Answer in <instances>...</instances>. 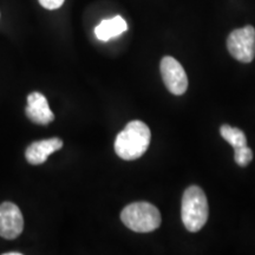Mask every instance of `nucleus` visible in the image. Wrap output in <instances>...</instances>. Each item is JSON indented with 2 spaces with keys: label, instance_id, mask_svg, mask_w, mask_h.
Listing matches in <instances>:
<instances>
[{
  "label": "nucleus",
  "instance_id": "obj_1",
  "mask_svg": "<svg viewBox=\"0 0 255 255\" xmlns=\"http://www.w3.org/2000/svg\"><path fill=\"white\" fill-rule=\"evenodd\" d=\"M151 132L142 121H132L121 131L115 141V151L126 161L139 158L150 144Z\"/></svg>",
  "mask_w": 255,
  "mask_h": 255
},
{
  "label": "nucleus",
  "instance_id": "obj_2",
  "mask_svg": "<svg viewBox=\"0 0 255 255\" xmlns=\"http://www.w3.org/2000/svg\"><path fill=\"white\" fill-rule=\"evenodd\" d=\"M208 200L205 191L197 186L188 187L183 194L181 208V216L187 231L191 233L201 231L208 220Z\"/></svg>",
  "mask_w": 255,
  "mask_h": 255
},
{
  "label": "nucleus",
  "instance_id": "obj_3",
  "mask_svg": "<svg viewBox=\"0 0 255 255\" xmlns=\"http://www.w3.org/2000/svg\"><path fill=\"white\" fill-rule=\"evenodd\" d=\"M121 220L128 228L136 233L154 232L161 226V213L148 202H133L121 213Z\"/></svg>",
  "mask_w": 255,
  "mask_h": 255
},
{
  "label": "nucleus",
  "instance_id": "obj_4",
  "mask_svg": "<svg viewBox=\"0 0 255 255\" xmlns=\"http://www.w3.org/2000/svg\"><path fill=\"white\" fill-rule=\"evenodd\" d=\"M229 53L241 63H251L255 58V28L245 26L234 30L227 39Z\"/></svg>",
  "mask_w": 255,
  "mask_h": 255
},
{
  "label": "nucleus",
  "instance_id": "obj_5",
  "mask_svg": "<svg viewBox=\"0 0 255 255\" xmlns=\"http://www.w3.org/2000/svg\"><path fill=\"white\" fill-rule=\"evenodd\" d=\"M161 75L165 87L173 95L181 96L188 88V78L183 66L173 57L167 56L161 60Z\"/></svg>",
  "mask_w": 255,
  "mask_h": 255
},
{
  "label": "nucleus",
  "instance_id": "obj_6",
  "mask_svg": "<svg viewBox=\"0 0 255 255\" xmlns=\"http://www.w3.org/2000/svg\"><path fill=\"white\" fill-rule=\"evenodd\" d=\"M24 229V219L20 209L12 202L0 205V237L13 240Z\"/></svg>",
  "mask_w": 255,
  "mask_h": 255
},
{
  "label": "nucleus",
  "instance_id": "obj_7",
  "mask_svg": "<svg viewBox=\"0 0 255 255\" xmlns=\"http://www.w3.org/2000/svg\"><path fill=\"white\" fill-rule=\"evenodd\" d=\"M26 115L32 122L39 126H46L55 120V115L50 109L46 97L40 92L28 95Z\"/></svg>",
  "mask_w": 255,
  "mask_h": 255
},
{
  "label": "nucleus",
  "instance_id": "obj_8",
  "mask_svg": "<svg viewBox=\"0 0 255 255\" xmlns=\"http://www.w3.org/2000/svg\"><path fill=\"white\" fill-rule=\"evenodd\" d=\"M62 146L63 141L57 138V137L50 139H43V141L34 142L31 145H28L25 156H26L27 162L30 164L39 165L43 164L51 154L62 149Z\"/></svg>",
  "mask_w": 255,
  "mask_h": 255
},
{
  "label": "nucleus",
  "instance_id": "obj_9",
  "mask_svg": "<svg viewBox=\"0 0 255 255\" xmlns=\"http://www.w3.org/2000/svg\"><path fill=\"white\" fill-rule=\"evenodd\" d=\"M128 30V24L121 15L111 19H105L101 21L95 28V34L97 39L102 41H108L111 38L119 37Z\"/></svg>",
  "mask_w": 255,
  "mask_h": 255
},
{
  "label": "nucleus",
  "instance_id": "obj_10",
  "mask_svg": "<svg viewBox=\"0 0 255 255\" xmlns=\"http://www.w3.org/2000/svg\"><path fill=\"white\" fill-rule=\"evenodd\" d=\"M220 132H221L223 139L227 141L234 148V150H238V149H241L247 145L246 135L239 128H233L228 124H223L221 129H220Z\"/></svg>",
  "mask_w": 255,
  "mask_h": 255
},
{
  "label": "nucleus",
  "instance_id": "obj_11",
  "mask_svg": "<svg viewBox=\"0 0 255 255\" xmlns=\"http://www.w3.org/2000/svg\"><path fill=\"white\" fill-rule=\"evenodd\" d=\"M234 159L240 167H246L253 159V151L247 145L241 149H238V150H234Z\"/></svg>",
  "mask_w": 255,
  "mask_h": 255
},
{
  "label": "nucleus",
  "instance_id": "obj_12",
  "mask_svg": "<svg viewBox=\"0 0 255 255\" xmlns=\"http://www.w3.org/2000/svg\"><path fill=\"white\" fill-rule=\"evenodd\" d=\"M39 4L46 9H57L63 5L64 0H38Z\"/></svg>",
  "mask_w": 255,
  "mask_h": 255
},
{
  "label": "nucleus",
  "instance_id": "obj_13",
  "mask_svg": "<svg viewBox=\"0 0 255 255\" xmlns=\"http://www.w3.org/2000/svg\"><path fill=\"white\" fill-rule=\"evenodd\" d=\"M4 255H21V253H19V252H8V253H5Z\"/></svg>",
  "mask_w": 255,
  "mask_h": 255
}]
</instances>
